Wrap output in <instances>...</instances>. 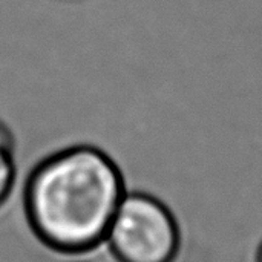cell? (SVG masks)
<instances>
[{
	"label": "cell",
	"instance_id": "6da1fadb",
	"mask_svg": "<svg viewBox=\"0 0 262 262\" xmlns=\"http://www.w3.org/2000/svg\"><path fill=\"white\" fill-rule=\"evenodd\" d=\"M127 189L117 161L92 144H74L41 158L23 186V212L49 250L78 256L104 244Z\"/></svg>",
	"mask_w": 262,
	"mask_h": 262
},
{
	"label": "cell",
	"instance_id": "7a4b0ae2",
	"mask_svg": "<svg viewBox=\"0 0 262 262\" xmlns=\"http://www.w3.org/2000/svg\"><path fill=\"white\" fill-rule=\"evenodd\" d=\"M181 244L172 210L146 192H126L104 238L115 262H177Z\"/></svg>",
	"mask_w": 262,
	"mask_h": 262
},
{
	"label": "cell",
	"instance_id": "3957f363",
	"mask_svg": "<svg viewBox=\"0 0 262 262\" xmlns=\"http://www.w3.org/2000/svg\"><path fill=\"white\" fill-rule=\"evenodd\" d=\"M17 180V166L14 150L0 147V209L9 200Z\"/></svg>",
	"mask_w": 262,
	"mask_h": 262
},
{
	"label": "cell",
	"instance_id": "277c9868",
	"mask_svg": "<svg viewBox=\"0 0 262 262\" xmlns=\"http://www.w3.org/2000/svg\"><path fill=\"white\" fill-rule=\"evenodd\" d=\"M255 262H262V243L259 244L258 250H256V258H255Z\"/></svg>",
	"mask_w": 262,
	"mask_h": 262
}]
</instances>
